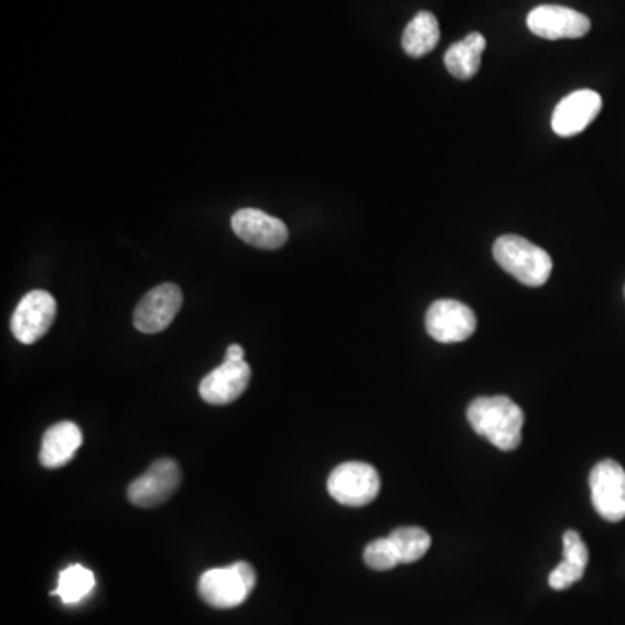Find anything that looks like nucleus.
<instances>
[{"label": "nucleus", "instance_id": "1", "mask_svg": "<svg viewBox=\"0 0 625 625\" xmlns=\"http://www.w3.org/2000/svg\"><path fill=\"white\" fill-rule=\"evenodd\" d=\"M467 419L479 437H485L492 445L504 452H511L521 443L524 410L511 398H476L467 409Z\"/></svg>", "mask_w": 625, "mask_h": 625}, {"label": "nucleus", "instance_id": "2", "mask_svg": "<svg viewBox=\"0 0 625 625\" xmlns=\"http://www.w3.org/2000/svg\"><path fill=\"white\" fill-rule=\"evenodd\" d=\"M492 252L500 268L524 285L542 287L551 277V256L527 238L503 235L495 240Z\"/></svg>", "mask_w": 625, "mask_h": 625}, {"label": "nucleus", "instance_id": "3", "mask_svg": "<svg viewBox=\"0 0 625 625\" xmlns=\"http://www.w3.org/2000/svg\"><path fill=\"white\" fill-rule=\"evenodd\" d=\"M256 582L258 576L252 564L237 561L223 569H211L202 573L198 594L213 608H237L241 603H246L256 588Z\"/></svg>", "mask_w": 625, "mask_h": 625}, {"label": "nucleus", "instance_id": "4", "mask_svg": "<svg viewBox=\"0 0 625 625\" xmlns=\"http://www.w3.org/2000/svg\"><path fill=\"white\" fill-rule=\"evenodd\" d=\"M328 494L343 506L362 507L376 500L380 478L376 467L365 462H344L328 476Z\"/></svg>", "mask_w": 625, "mask_h": 625}, {"label": "nucleus", "instance_id": "5", "mask_svg": "<svg viewBox=\"0 0 625 625\" xmlns=\"http://www.w3.org/2000/svg\"><path fill=\"white\" fill-rule=\"evenodd\" d=\"M593 506L601 518L618 524L625 518V471L613 459L597 462L589 476Z\"/></svg>", "mask_w": 625, "mask_h": 625}, {"label": "nucleus", "instance_id": "6", "mask_svg": "<svg viewBox=\"0 0 625 625\" xmlns=\"http://www.w3.org/2000/svg\"><path fill=\"white\" fill-rule=\"evenodd\" d=\"M181 483V470L172 459H159L152 467L127 488V497L134 506L150 509L168 503L176 494Z\"/></svg>", "mask_w": 625, "mask_h": 625}, {"label": "nucleus", "instance_id": "7", "mask_svg": "<svg viewBox=\"0 0 625 625\" xmlns=\"http://www.w3.org/2000/svg\"><path fill=\"white\" fill-rule=\"evenodd\" d=\"M425 328L438 343H462L470 340L476 331V315L464 303L454 299H440L428 310Z\"/></svg>", "mask_w": 625, "mask_h": 625}, {"label": "nucleus", "instance_id": "8", "mask_svg": "<svg viewBox=\"0 0 625 625\" xmlns=\"http://www.w3.org/2000/svg\"><path fill=\"white\" fill-rule=\"evenodd\" d=\"M528 30L546 41L581 39L591 30V21L585 14L564 6H539L531 9L527 18Z\"/></svg>", "mask_w": 625, "mask_h": 625}, {"label": "nucleus", "instance_id": "9", "mask_svg": "<svg viewBox=\"0 0 625 625\" xmlns=\"http://www.w3.org/2000/svg\"><path fill=\"white\" fill-rule=\"evenodd\" d=\"M183 306V292L174 283H162L147 292L134 311V327L143 334H159L174 322Z\"/></svg>", "mask_w": 625, "mask_h": 625}, {"label": "nucleus", "instance_id": "10", "mask_svg": "<svg viewBox=\"0 0 625 625\" xmlns=\"http://www.w3.org/2000/svg\"><path fill=\"white\" fill-rule=\"evenodd\" d=\"M56 319V301L45 291H32L21 299L13 320L11 331L21 344L37 343L50 331Z\"/></svg>", "mask_w": 625, "mask_h": 625}, {"label": "nucleus", "instance_id": "11", "mask_svg": "<svg viewBox=\"0 0 625 625\" xmlns=\"http://www.w3.org/2000/svg\"><path fill=\"white\" fill-rule=\"evenodd\" d=\"M231 228L240 240L258 249L277 250L289 240L285 223L259 208H241L235 213Z\"/></svg>", "mask_w": 625, "mask_h": 625}, {"label": "nucleus", "instance_id": "12", "mask_svg": "<svg viewBox=\"0 0 625 625\" xmlns=\"http://www.w3.org/2000/svg\"><path fill=\"white\" fill-rule=\"evenodd\" d=\"M603 107V99L596 90L581 89L561 99L552 114V131L561 138L581 134L593 123Z\"/></svg>", "mask_w": 625, "mask_h": 625}, {"label": "nucleus", "instance_id": "13", "mask_svg": "<svg viewBox=\"0 0 625 625\" xmlns=\"http://www.w3.org/2000/svg\"><path fill=\"white\" fill-rule=\"evenodd\" d=\"M250 376L252 370L246 360H225L202 379L198 392L202 400L208 405L234 403L249 388Z\"/></svg>", "mask_w": 625, "mask_h": 625}, {"label": "nucleus", "instance_id": "14", "mask_svg": "<svg viewBox=\"0 0 625 625\" xmlns=\"http://www.w3.org/2000/svg\"><path fill=\"white\" fill-rule=\"evenodd\" d=\"M83 445V431L75 422L63 421L51 425L42 438L41 464L47 470H57L68 464Z\"/></svg>", "mask_w": 625, "mask_h": 625}, {"label": "nucleus", "instance_id": "15", "mask_svg": "<svg viewBox=\"0 0 625 625\" xmlns=\"http://www.w3.org/2000/svg\"><path fill=\"white\" fill-rule=\"evenodd\" d=\"M563 556V561L549 575V585L554 591L572 588L575 582L581 581L585 569H588V546H585L579 531L569 530L564 534Z\"/></svg>", "mask_w": 625, "mask_h": 625}, {"label": "nucleus", "instance_id": "16", "mask_svg": "<svg viewBox=\"0 0 625 625\" xmlns=\"http://www.w3.org/2000/svg\"><path fill=\"white\" fill-rule=\"evenodd\" d=\"M485 47V37L478 32L470 33L457 44L450 45L445 53V66L450 75H454L459 80L473 78L474 75L478 74Z\"/></svg>", "mask_w": 625, "mask_h": 625}, {"label": "nucleus", "instance_id": "17", "mask_svg": "<svg viewBox=\"0 0 625 625\" xmlns=\"http://www.w3.org/2000/svg\"><path fill=\"white\" fill-rule=\"evenodd\" d=\"M440 42V25L437 17L430 11H421L405 29L401 45L405 53L412 57L430 54Z\"/></svg>", "mask_w": 625, "mask_h": 625}, {"label": "nucleus", "instance_id": "18", "mask_svg": "<svg viewBox=\"0 0 625 625\" xmlns=\"http://www.w3.org/2000/svg\"><path fill=\"white\" fill-rule=\"evenodd\" d=\"M95 585V573L83 564H69L68 569L60 573V582L56 591H53V596L62 597L66 605H75L89 596Z\"/></svg>", "mask_w": 625, "mask_h": 625}, {"label": "nucleus", "instance_id": "19", "mask_svg": "<svg viewBox=\"0 0 625 625\" xmlns=\"http://www.w3.org/2000/svg\"><path fill=\"white\" fill-rule=\"evenodd\" d=\"M388 539L397 551L400 564L416 563L430 551L431 537L424 528L401 527L392 530Z\"/></svg>", "mask_w": 625, "mask_h": 625}, {"label": "nucleus", "instance_id": "20", "mask_svg": "<svg viewBox=\"0 0 625 625\" xmlns=\"http://www.w3.org/2000/svg\"><path fill=\"white\" fill-rule=\"evenodd\" d=\"M364 561L368 569L377 570V572H388L400 564L397 551L392 548L388 537L368 543L364 551Z\"/></svg>", "mask_w": 625, "mask_h": 625}, {"label": "nucleus", "instance_id": "21", "mask_svg": "<svg viewBox=\"0 0 625 625\" xmlns=\"http://www.w3.org/2000/svg\"><path fill=\"white\" fill-rule=\"evenodd\" d=\"M244 356H246V352H244V347L240 344H231L226 349L225 360L228 362H241L244 360Z\"/></svg>", "mask_w": 625, "mask_h": 625}]
</instances>
